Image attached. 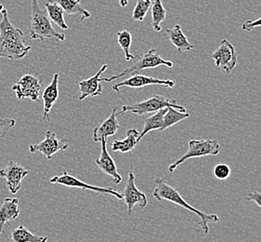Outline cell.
Segmentation results:
<instances>
[{"label": "cell", "mask_w": 261, "mask_h": 242, "mask_svg": "<svg viewBox=\"0 0 261 242\" xmlns=\"http://www.w3.org/2000/svg\"><path fill=\"white\" fill-rule=\"evenodd\" d=\"M165 107H173L177 110L186 112V108L184 106L178 105L175 99H168L162 95L154 94L152 95L151 98L140 103H136L134 105L122 106L120 112L117 113V116L122 115L125 112H131L135 115L144 116L149 113L157 112Z\"/></svg>", "instance_id": "obj_4"}, {"label": "cell", "mask_w": 261, "mask_h": 242, "mask_svg": "<svg viewBox=\"0 0 261 242\" xmlns=\"http://www.w3.org/2000/svg\"><path fill=\"white\" fill-rule=\"evenodd\" d=\"M47 239V237L36 236L23 226L17 227L11 234V240L13 242H46Z\"/></svg>", "instance_id": "obj_24"}, {"label": "cell", "mask_w": 261, "mask_h": 242, "mask_svg": "<svg viewBox=\"0 0 261 242\" xmlns=\"http://www.w3.org/2000/svg\"><path fill=\"white\" fill-rule=\"evenodd\" d=\"M15 124L14 119L0 116V139H4Z\"/></svg>", "instance_id": "obj_30"}, {"label": "cell", "mask_w": 261, "mask_h": 242, "mask_svg": "<svg viewBox=\"0 0 261 242\" xmlns=\"http://www.w3.org/2000/svg\"><path fill=\"white\" fill-rule=\"evenodd\" d=\"M31 172L20 164L11 160L5 168L0 170V176L4 178L8 189L12 194H16L21 186L22 179Z\"/></svg>", "instance_id": "obj_10"}, {"label": "cell", "mask_w": 261, "mask_h": 242, "mask_svg": "<svg viewBox=\"0 0 261 242\" xmlns=\"http://www.w3.org/2000/svg\"><path fill=\"white\" fill-rule=\"evenodd\" d=\"M261 27V17L259 19H256L255 21L252 20H248V21H245L242 25V30L245 32H251L254 28L256 27Z\"/></svg>", "instance_id": "obj_31"}, {"label": "cell", "mask_w": 261, "mask_h": 242, "mask_svg": "<svg viewBox=\"0 0 261 242\" xmlns=\"http://www.w3.org/2000/svg\"><path fill=\"white\" fill-rule=\"evenodd\" d=\"M139 135L140 133L137 129H129L126 132V136L124 140H115L111 143L112 150L114 152H130L136 148Z\"/></svg>", "instance_id": "obj_21"}, {"label": "cell", "mask_w": 261, "mask_h": 242, "mask_svg": "<svg viewBox=\"0 0 261 242\" xmlns=\"http://www.w3.org/2000/svg\"><path fill=\"white\" fill-rule=\"evenodd\" d=\"M31 25L29 32L32 39H39L41 41L51 38L60 41L65 40L64 34L58 33L51 26L47 14L40 10L38 0H31Z\"/></svg>", "instance_id": "obj_3"}, {"label": "cell", "mask_w": 261, "mask_h": 242, "mask_svg": "<svg viewBox=\"0 0 261 242\" xmlns=\"http://www.w3.org/2000/svg\"><path fill=\"white\" fill-rule=\"evenodd\" d=\"M116 116H117L116 108H113L111 116L107 119H105L101 124H99V126L94 128V131H93L94 142H100L102 138H108L115 135L120 128Z\"/></svg>", "instance_id": "obj_16"}, {"label": "cell", "mask_w": 261, "mask_h": 242, "mask_svg": "<svg viewBox=\"0 0 261 242\" xmlns=\"http://www.w3.org/2000/svg\"><path fill=\"white\" fill-rule=\"evenodd\" d=\"M101 143V149H100V156L99 158L95 159V163L99 167L101 172L105 174L111 176L114 183L116 184H120L122 182V176L117 172V168L115 163V160L111 157L110 154L107 150V138H102L100 140Z\"/></svg>", "instance_id": "obj_14"}, {"label": "cell", "mask_w": 261, "mask_h": 242, "mask_svg": "<svg viewBox=\"0 0 261 242\" xmlns=\"http://www.w3.org/2000/svg\"><path fill=\"white\" fill-rule=\"evenodd\" d=\"M45 8L47 10V16L50 21H53L55 25H57L58 27L63 30L68 29V27L64 21V16H63L64 15V11L61 6L57 3L47 1L45 3Z\"/></svg>", "instance_id": "obj_23"}, {"label": "cell", "mask_w": 261, "mask_h": 242, "mask_svg": "<svg viewBox=\"0 0 261 242\" xmlns=\"http://www.w3.org/2000/svg\"><path fill=\"white\" fill-rule=\"evenodd\" d=\"M188 117H190V114L187 112H181L176 110L173 107H167V113L164 116V123L159 132H165L168 128L178 124L180 121L184 120Z\"/></svg>", "instance_id": "obj_25"}, {"label": "cell", "mask_w": 261, "mask_h": 242, "mask_svg": "<svg viewBox=\"0 0 261 242\" xmlns=\"http://www.w3.org/2000/svg\"><path fill=\"white\" fill-rule=\"evenodd\" d=\"M19 100L29 98L32 102L39 101V93L41 90L40 80L36 76L27 74L21 77L15 84L11 87Z\"/></svg>", "instance_id": "obj_9"}, {"label": "cell", "mask_w": 261, "mask_h": 242, "mask_svg": "<svg viewBox=\"0 0 261 242\" xmlns=\"http://www.w3.org/2000/svg\"><path fill=\"white\" fill-rule=\"evenodd\" d=\"M176 84V82L172 79H159L151 77H147L143 75L136 73L133 74L129 79H126L124 81H121L119 83L113 85L112 89L116 92L120 90L121 87H129V88H143L149 85H160L167 88H173Z\"/></svg>", "instance_id": "obj_13"}, {"label": "cell", "mask_w": 261, "mask_h": 242, "mask_svg": "<svg viewBox=\"0 0 261 242\" xmlns=\"http://www.w3.org/2000/svg\"><path fill=\"white\" fill-rule=\"evenodd\" d=\"M50 2L57 3L68 15H77L80 17V21L89 19L91 14L80 4L81 0H48Z\"/></svg>", "instance_id": "obj_20"}, {"label": "cell", "mask_w": 261, "mask_h": 242, "mask_svg": "<svg viewBox=\"0 0 261 242\" xmlns=\"http://www.w3.org/2000/svg\"><path fill=\"white\" fill-rule=\"evenodd\" d=\"M49 182L51 184H62L63 186L70 187V188L89 190V191H93V192L99 193V194L114 196L118 200L124 199L122 194L113 189L112 187H100V186H96V185H91V184L84 183L81 180L74 177L72 174H68L67 172H64L61 175H55L54 177L49 180Z\"/></svg>", "instance_id": "obj_7"}, {"label": "cell", "mask_w": 261, "mask_h": 242, "mask_svg": "<svg viewBox=\"0 0 261 242\" xmlns=\"http://www.w3.org/2000/svg\"><path fill=\"white\" fill-rule=\"evenodd\" d=\"M67 148H68V143L66 140L60 141L55 132L53 131H47L44 141L37 144H30L28 150L32 154L37 152L42 153L47 159H51L56 153L59 151H64Z\"/></svg>", "instance_id": "obj_11"}, {"label": "cell", "mask_w": 261, "mask_h": 242, "mask_svg": "<svg viewBox=\"0 0 261 242\" xmlns=\"http://www.w3.org/2000/svg\"><path fill=\"white\" fill-rule=\"evenodd\" d=\"M167 107H165L157 112H154V114L152 116L147 117L146 119L144 120V127L138 137V142H140L148 132H151L153 130L159 131L162 128L163 123H164V116L167 113Z\"/></svg>", "instance_id": "obj_22"}, {"label": "cell", "mask_w": 261, "mask_h": 242, "mask_svg": "<svg viewBox=\"0 0 261 242\" xmlns=\"http://www.w3.org/2000/svg\"><path fill=\"white\" fill-rule=\"evenodd\" d=\"M152 196L154 199H156L159 201H162V200L170 201L176 205L180 206L191 212L195 213L200 218L199 226L206 235L209 233L208 223H218L220 221V218L217 214L215 213L208 214L204 211H199L191 204L187 203L178 193V190L173 188L172 186L167 184L166 180L162 178L155 179V188L152 192Z\"/></svg>", "instance_id": "obj_2"}, {"label": "cell", "mask_w": 261, "mask_h": 242, "mask_svg": "<svg viewBox=\"0 0 261 242\" xmlns=\"http://www.w3.org/2000/svg\"><path fill=\"white\" fill-rule=\"evenodd\" d=\"M59 77L60 76L58 73L53 75V79L50 84L47 86L43 92V101H44L43 119L44 120L49 119L50 110L59 97Z\"/></svg>", "instance_id": "obj_18"}, {"label": "cell", "mask_w": 261, "mask_h": 242, "mask_svg": "<svg viewBox=\"0 0 261 242\" xmlns=\"http://www.w3.org/2000/svg\"><path fill=\"white\" fill-rule=\"evenodd\" d=\"M4 9V6L3 5H0V12H1V11Z\"/></svg>", "instance_id": "obj_34"}, {"label": "cell", "mask_w": 261, "mask_h": 242, "mask_svg": "<svg viewBox=\"0 0 261 242\" xmlns=\"http://www.w3.org/2000/svg\"><path fill=\"white\" fill-rule=\"evenodd\" d=\"M166 32L169 37L170 42L176 47L179 54L194 51L193 45L189 42L179 25L174 26L173 28H167Z\"/></svg>", "instance_id": "obj_19"}, {"label": "cell", "mask_w": 261, "mask_h": 242, "mask_svg": "<svg viewBox=\"0 0 261 242\" xmlns=\"http://www.w3.org/2000/svg\"><path fill=\"white\" fill-rule=\"evenodd\" d=\"M211 58L214 60L215 64L225 74H230L237 64V53L233 45L223 39L220 46L211 54Z\"/></svg>", "instance_id": "obj_8"}, {"label": "cell", "mask_w": 261, "mask_h": 242, "mask_svg": "<svg viewBox=\"0 0 261 242\" xmlns=\"http://www.w3.org/2000/svg\"><path fill=\"white\" fill-rule=\"evenodd\" d=\"M128 1L129 0H120L119 3H120L121 7H126L127 4H128Z\"/></svg>", "instance_id": "obj_33"}, {"label": "cell", "mask_w": 261, "mask_h": 242, "mask_svg": "<svg viewBox=\"0 0 261 242\" xmlns=\"http://www.w3.org/2000/svg\"><path fill=\"white\" fill-rule=\"evenodd\" d=\"M230 174H231V171H230V167L225 163L216 165L213 170V174H214L215 177L220 181L228 179L230 176Z\"/></svg>", "instance_id": "obj_29"}, {"label": "cell", "mask_w": 261, "mask_h": 242, "mask_svg": "<svg viewBox=\"0 0 261 242\" xmlns=\"http://www.w3.org/2000/svg\"><path fill=\"white\" fill-rule=\"evenodd\" d=\"M108 68L107 64H103L97 74L88 79L80 81L79 83L80 96L79 101H83L88 97H95L102 94V85L100 84V75L105 73L106 69Z\"/></svg>", "instance_id": "obj_15"}, {"label": "cell", "mask_w": 261, "mask_h": 242, "mask_svg": "<svg viewBox=\"0 0 261 242\" xmlns=\"http://www.w3.org/2000/svg\"><path fill=\"white\" fill-rule=\"evenodd\" d=\"M151 0H137V5L132 13V19L136 21H143L147 12L151 7Z\"/></svg>", "instance_id": "obj_28"}, {"label": "cell", "mask_w": 261, "mask_h": 242, "mask_svg": "<svg viewBox=\"0 0 261 242\" xmlns=\"http://www.w3.org/2000/svg\"><path fill=\"white\" fill-rule=\"evenodd\" d=\"M117 43L119 44L121 49L125 53V61H130L133 59H136V55H133L130 53L131 44H132V36L130 32L123 30L117 33Z\"/></svg>", "instance_id": "obj_27"}, {"label": "cell", "mask_w": 261, "mask_h": 242, "mask_svg": "<svg viewBox=\"0 0 261 242\" xmlns=\"http://www.w3.org/2000/svg\"><path fill=\"white\" fill-rule=\"evenodd\" d=\"M123 198L125 200V204L127 206L128 215L132 214L133 208L137 204L141 210L148 205L146 195L137 188L135 184V175L132 171L128 174V179L123 191Z\"/></svg>", "instance_id": "obj_12"}, {"label": "cell", "mask_w": 261, "mask_h": 242, "mask_svg": "<svg viewBox=\"0 0 261 242\" xmlns=\"http://www.w3.org/2000/svg\"><path fill=\"white\" fill-rule=\"evenodd\" d=\"M189 149L181 158L168 166V172H173L190 158H203L206 156H217L221 151V146L215 139L191 140L188 142Z\"/></svg>", "instance_id": "obj_5"}, {"label": "cell", "mask_w": 261, "mask_h": 242, "mask_svg": "<svg viewBox=\"0 0 261 242\" xmlns=\"http://www.w3.org/2000/svg\"><path fill=\"white\" fill-rule=\"evenodd\" d=\"M19 215V200L16 198H6L0 207V235L6 224L15 220Z\"/></svg>", "instance_id": "obj_17"}, {"label": "cell", "mask_w": 261, "mask_h": 242, "mask_svg": "<svg viewBox=\"0 0 261 242\" xmlns=\"http://www.w3.org/2000/svg\"><path fill=\"white\" fill-rule=\"evenodd\" d=\"M167 18V11L165 10L161 0H154L151 4V27L155 32L162 31L161 22Z\"/></svg>", "instance_id": "obj_26"}, {"label": "cell", "mask_w": 261, "mask_h": 242, "mask_svg": "<svg viewBox=\"0 0 261 242\" xmlns=\"http://www.w3.org/2000/svg\"><path fill=\"white\" fill-rule=\"evenodd\" d=\"M0 21V57L10 60L23 59L31 50V46L24 44V34L21 29L11 25L6 9L1 11Z\"/></svg>", "instance_id": "obj_1"}, {"label": "cell", "mask_w": 261, "mask_h": 242, "mask_svg": "<svg viewBox=\"0 0 261 242\" xmlns=\"http://www.w3.org/2000/svg\"><path fill=\"white\" fill-rule=\"evenodd\" d=\"M160 65H165L167 67H173V63L171 61H167L163 59L160 54L157 53L155 49H151L149 52L144 53L143 55H141V57H139V60L137 63H134L133 65H131L130 67L125 69L124 71H122L119 74L115 75L111 78H100V82L105 81V82H112L115 79H120L123 77H125L127 75L136 74L138 72H140L141 70L144 69L155 68Z\"/></svg>", "instance_id": "obj_6"}, {"label": "cell", "mask_w": 261, "mask_h": 242, "mask_svg": "<svg viewBox=\"0 0 261 242\" xmlns=\"http://www.w3.org/2000/svg\"><path fill=\"white\" fill-rule=\"evenodd\" d=\"M245 200H247V201H253L259 208H261V193H259V192H257V191L250 192L248 196H246L245 198Z\"/></svg>", "instance_id": "obj_32"}]
</instances>
